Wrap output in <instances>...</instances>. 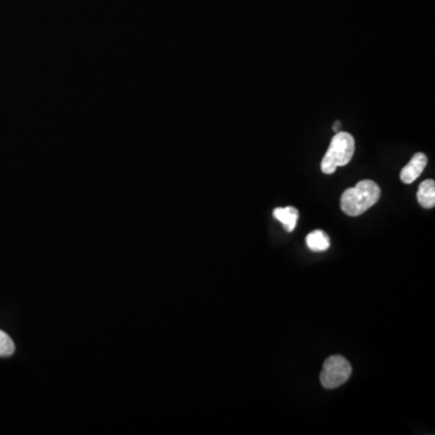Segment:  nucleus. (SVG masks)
<instances>
[{
	"mask_svg": "<svg viewBox=\"0 0 435 435\" xmlns=\"http://www.w3.org/2000/svg\"><path fill=\"white\" fill-rule=\"evenodd\" d=\"M381 196L380 186L373 181H361L346 190L341 196V209L349 216H358L373 207Z\"/></svg>",
	"mask_w": 435,
	"mask_h": 435,
	"instance_id": "obj_1",
	"label": "nucleus"
},
{
	"mask_svg": "<svg viewBox=\"0 0 435 435\" xmlns=\"http://www.w3.org/2000/svg\"><path fill=\"white\" fill-rule=\"evenodd\" d=\"M354 138L347 132H337L330 141L329 149L321 160V172L333 174L337 167L349 165L354 154Z\"/></svg>",
	"mask_w": 435,
	"mask_h": 435,
	"instance_id": "obj_2",
	"label": "nucleus"
},
{
	"mask_svg": "<svg viewBox=\"0 0 435 435\" xmlns=\"http://www.w3.org/2000/svg\"><path fill=\"white\" fill-rule=\"evenodd\" d=\"M352 374V366L349 361L341 356H331L328 358L321 373V384L324 389H334L347 382Z\"/></svg>",
	"mask_w": 435,
	"mask_h": 435,
	"instance_id": "obj_3",
	"label": "nucleus"
},
{
	"mask_svg": "<svg viewBox=\"0 0 435 435\" xmlns=\"http://www.w3.org/2000/svg\"><path fill=\"white\" fill-rule=\"evenodd\" d=\"M427 156L422 153H417L412 156L408 165L400 172V179L405 184H411L421 176L427 166Z\"/></svg>",
	"mask_w": 435,
	"mask_h": 435,
	"instance_id": "obj_4",
	"label": "nucleus"
},
{
	"mask_svg": "<svg viewBox=\"0 0 435 435\" xmlns=\"http://www.w3.org/2000/svg\"><path fill=\"white\" fill-rule=\"evenodd\" d=\"M274 216L283 224L286 231H294L298 224L299 212L295 207L276 208Z\"/></svg>",
	"mask_w": 435,
	"mask_h": 435,
	"instance_id": "obj_5",
	"label": "nucleus"
},
{
	"mask_svg": "<svg viewBox=\"0 0 435 435\" xmlns=\"http://www.w3.org/2000/svg\"><path fill=\"white\" fill-rule=\"evenodd\" d=\"M417 201L424 208H433L435 206V181L427 179L422 181L417 191Z\"/></svg>",
	"mask_w": 435,
	"mask_h": 435,
	"instance_id": "obj_6",
	"label": "nucleus"
},
{
	"mask_svg": "<svg viewBox=\"0 0 435 435\" xmlns=\"http://www.w3.org/2000/svg\"><path fill=\"white\" fill-rule=\"evenodd\" d=\"M306 244L311 251H324L330 247V239L326 232L316 230L311 232L310 235H307Z\"/></svg>",
	"mask_w": 435,
	"mask_h": 435,
	"instance_id": "obj_7",
	"label": "nucleus"
},
{
	"mask_svg": "<svg viewBox=\"0 0 435 435\" xmlns=\"http://www.w3.org/2000/svg\"><path fill=\"white\" fill-rule=\"evenodd\" d=\"M15 352V344L8 334L0 330V357H10Z\"/></svg>",
	"mask_w": 435,
	"mask_h": 435,
	"instance_id": "obj_8",
	"label": "nucleus"
},
{
	"mask_svg": "<svg viewBox=\"0 0 435 435\" xmlns=\"http://www.w3.org/2000/svg\"><path fill=\"white\" fill-rule=\"evenodd\" d=\"M333 130L335 131L336 134L337 132H340V122H335V125L333 126Z\"/></svg>",
	"mask_w": 435,
	"mask_h": 435,
	"instance_id": "obj_9",
	"label": "nucleus"
}]
</instances>
